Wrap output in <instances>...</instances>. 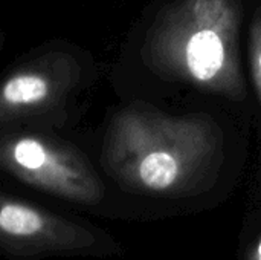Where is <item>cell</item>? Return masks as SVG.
<instances>
[{"label": "cell", "mask_w": 261, "mask_h": 260, "mask_svg": "<svg viewBox=\"0 0 261 260\" xmlns=\"http://www.w3.org/2000/svg\"><path fill=\"white\" fill-rule=\"evenodd\" d=\"M220 144V129L208 116H170L136 103L112 118L101 162L124 185L167 192L210 164Z\"/></svg>", "instance_id": "6da1fadb"}, {"label": "cell", "mask_w": 261, "mask_h": 260, "mask_svg": "<svg viewBox=\"0 0 261 260\" xmlns=\"http://www.w3.org/2000/svg\"><path fill=\"white\" fill-rule=\"evenodd\" d=\"M240 23L239 0H177L150 28L144 58L162 77L242 100Z\"/></svg>", "instance_id": "7a4b0ae2"}, {"label": "cell", "mask_w": 261, "mask_h": 260, "mask_svg": "<svg viewBox=\"0 0 261 260\" xmlns=\"http://www.w3.org/2000/svg\"><path fill=\"white\" fill-rule=\"evenodd\" d=\"M0 178L63 207L95 208L106 196L102 179L76 146L35 129H0Z\"/></svg>", "instance_id": "3957f363"}, {"label": "cell", "mask_w": 261, "mask_h": 260, "mask_svg": "<svg viewBox=\"0 0 261 260\" xmlns=\"http://www.w3.org/2000/svg\"><path fill=\"white\" fill-rule=\"evenodd\" d=\"M112 247L87 221L0 187V259L96 257L110 254Z\"/></svg>", "instance_id": "277c9868"}, {"label": "cell", "mask_w": 261, "mask_h": 260, "mask_svg": "<svg viewBox=\"0 0 261 260\" xmlns=\"http://www.w3.org/2000/svg\"><path fill=\"white\" fill-rule=\"evenodd\" d=\"M83 81L84 63L72 48L38 51L0 80V129L60 123Z\"/></svg>", "instance_id": "5b68a950"}, {"label": "cell", "mask_w": 261, "mask_h": 260, "mask_svg": "<svg viewBox=\"0 0 261 260\" xmlns=\"http://www.w3.org/2000/svg\"><path fill=\"white\" fill-rule=\"evenodd\" d=\"M251 66L255 90L261 104V9L257 11L251 29Z\"/></svg>", "instance_id": "8992f818"}, {"label": "cell", "mask_w": 261, "mask_h": 260, "mask_svg": "<svg viewBox=\"0 0 261 260\" xmlns=\"http://www.w3.org/2000/svg\"><path fill=\"white\" fill-rule=\"evenodd\" d=\"M3 41H5V35L0 32V49H2V46H3Z\"/></svg>", "instance_id": "52a82bcc"}, {"label": "cell", "mask_w": 261, "mask_h": 260, "mask_svg": "<svg viewBox=\"0 0 261 260\" xmlns=\"http://www.w3.org/2000/svg\"><path fill=\"white\" fill-rule=\"evenodd\" d=\"M258 257H260L261 260V242H260V247H258Z\"/></svg>", "instance_id": "ba28073f"}]
</instances>
